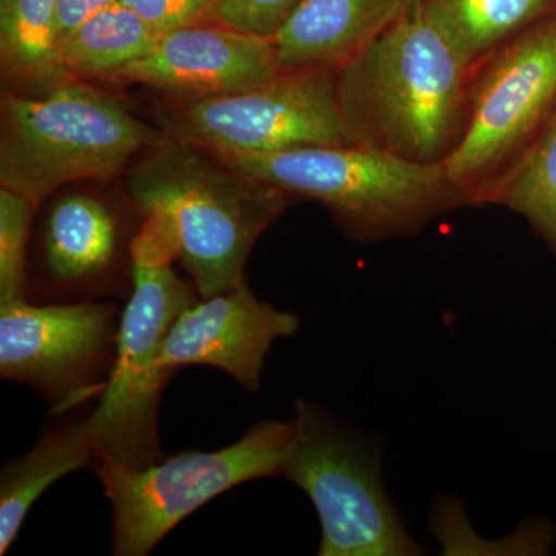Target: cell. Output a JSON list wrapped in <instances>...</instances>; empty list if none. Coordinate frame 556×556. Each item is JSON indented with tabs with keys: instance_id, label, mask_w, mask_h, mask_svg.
Here are the masks:
<instances>
[{
	"instance_id": "1",
	"label": "cell",
	"mask_w": 556,
	"mask_h": 556,
	"mask_svg": "<svg viewBox=\"0 0 556 556\" xmlns=\"http://www.w3.org/2000/svg\"><path fill=\"white\" fill-rule=\"evenodd\" d=\"M473 65L419 9L338 70L351 146L444 163L466 127Z\"/></svg>"
},
{
	"instance_id": "2",
	"label": "cell",
	"mask_w": 556,
	"mask_h": 556,
	"mask_svg": "<svg viewBox=\"0 0 556 556\" xmlns=\"http://www.w3.org/2000/svg\"><path fill=\"white\" fill-rule=\"evenodd\" d=\"M126 190L169 241L201 299L243 283L255 241L288 204V193L166 134L127 170Z\"/></svg>"
},
{
	"instance_id": "3",
	"label": "cell",
	"mask_w": 556,
	"mask_h": 556,
	"mask_svg": "<svg viewBox=\"0 0 556 556\" xmlns=\"http://www.w3.org/2000/svg\"><path fill=\"white\" fill-rule=\"evenodd\" d=\"M214 153L248 177L328 208L361 243L416 236L468 206L444 163H416L364 146H308L270 153Z\"/></svg>"
},
{
	"instance_id": "4",
	"label": "cell",
	"mask_w": 556,
	"mask_h": 556,
	"mask_svg": "<svg viewBox=\"0 0 556 556\" xmlns=\"http://www.w3.org/2000/svg\"><path fill=\"white\" fill-rule=\"evenodd\" d=\"M21 90L0 104V188L36 206L70 182L109 181L164 137L83 79Z\"/></svg>"
},
{
	"instance_id": "5",
	"label": "cell",
	"mask_w": 556,
	"mask_h": 556,
	"mask_svg": "<svg viewBox=\"0 0 556 556\" xmlns=\"http://www.w3.org/2000/svg\"><path fill=\"white\" fill-rule=\"evenodd\" d=\"M174 262L177 254L159 226L142 219L131 241L134 287L121 311L115 364L89 415L98 463L141 470L160 460L161 394L175 376L161 356L175 321L200 300Z\"/></svg>"
},
{
	"instance_id": "6",
	"label": "cell",
	"mask_w": 556,
	"mask_h": 556,
	"mask_svg": "<svg viewBox=\"0 0 556 556\" xmlns=\"http://www.w3.org/2000/svg\"><path fill=\"white\" fill-rule=\"evenodd\" d=\"M380 456L376 439L314 402L295 401L280 477L298 485L316 507L318 556L422 554L383 485Z\"/></svg>"
},
{
	"instance_id": "7",
	"label": "cell",
	"mask_w": 556,
	"mask_h": 556,
	"mask_svg": "<svg viewBox=\"0 0 556 556\" xmlns=\"http://www.w3.org/2000/svg\"><path fill=\"white\" fill-rule=\"evenodd\" d=\"M291 438L292 420L268 419L228 447L189 450L141 470L94 464L112 507L113 555H149L214 497L243 482L280 477Z\"/></svg>"
},
{
	"instance_id": "8",
	"label": "cell",
	"mask_w": 556,
	"mask_h": 556,
	"mask_svg": "<svg viewBox=\"0 0 556 556\" xmlns=\"http://www.w3.org/2000/svg\"><path fill=\"white\" fill-rule=\"evenodd\" d=\"M161 130L215 153H270L351 146L338 98V68L285 70L219 97L178 98L159 109Z\"/></svg>"
},
{
	"instance_id": "9",
	"label": "cell",
	"mask_w": 556,
	"mask_h": 556,
	"mask_svg": "<svg viewBox=\"0 0 556 556\" xmlns=\"http://www.w3.org/2000/svg\"><path fill=\"white\" fill-rule=\"evenodd\" d=\"M466 127L444 161L471 204L489 203L556 102V14L493 54L470 89Z\"/></svg>"
},
{
	"instance_id": "10",
	"label": "cell",
	"mask_w": 556,
	"mask_h": 556,
	"mask_svg": "<svg viewBox=\"0 0 556 556\" xmlns=\"http://www.w3.org/2000/svg\"><path fill=\"white\" fill-rule=\"evenodd\" d=\"M121 311L113 300L0 305V376L38 391L56 415L101 397Z\"/></svg>"
},
{
	"instance_id": "11",
	"label": "cell",
	"mask_w": 556,
	"mask_h": 556,
	"mask_svg": "<svg viewBox=\"0 0 556 556\" xmlns=\"http://www.w3.org/2000/svg\"><path fill=\"white\" fill-rule=\"evenodd\" d=\"M131 241L105 201L68 193L51 203L39 232L40 276L27 288L31 303H86L129 299Z\"/></svg>"
},
{
	"instance_id": "12",
	"label": "cell",
	"mask_w": 556,
	"mask_h": 556,
	"mask_svg": "<svg viewBox=\"0 0 556 556\" xmlns=\"http://www.w3.org/2000/svg\"><path fill=\"white\" fill-rule=\"evenodd\" d=\"M283 72L273 39L206 21L161 36L148 56L110 80L200 98L239 93Z\"/></svg>"
},
{
	"instance_id": "13",
	"label": "cell",
	"mask_w": 556,
	"mask_h": 556,
	"mask_svg": "<svg viewBox=\"0 0 556 556\" xmlns=\"http://www.w3.org/2000/svg\"><path fill=\"white\" fill-rule=\"evenodd\" d=\"M299 328L298 314L262 302L243 281L229 291L200 298L186 309L167 336L161 362L175 372L192 365L222 369L255 393L270 346Z\"/></svg>"
},
{
	"instance_id": "14",
	"label": "cell",
	"mask_w": 556,
	"mask_h": 556,
	"mask_svg": "<svg viewBox=\"0 0 556 556\" xmlns=\"http://www.w3.org/2000/svg\"><path fill=\"white\" fill-rule=\"evenodd\" d=\"M404 13L405 0H302L270 39L283 70H339Z\"/></svg>"
},
{
	"instance_id": "15",
	"label": "cell",
	"mask_w": 556,
	"mask_h": 556,
	"mask_svg": "<svg viewBox=\"0 0 556 556\" xmlns=\"http://www.w3.org/2000/svg\"><path fill=\"white\" fill-rule=\"evenodd\" d=\"M97 463L89 416L47 428L30 452L7 463L0 471V555L9 552L28 511L47 489Z\"/></svg>"
},
{
	"instance_id": "16",
	"label": "cell",
	"mask_w": 556,
	"mask_h": 556,
	"mask_svg": "<svg viewBox=\"0 0 556 556\" xmlns=\"http://www.w3.org/2000/svg\"><path fill=\"white\" fill-rule=\"evenodd\" d=\"M161 39L159 31L134 11L115 2L73 33L58 53L60 79H112L148 56Z\"/></svg>"
},
{
	"instance_id": "17",
	"label": "cell",
	"mask_w": 556,
	"mask_h": 556,
	"mask_svg": "<svg viewBox=\"0 0 556 556\" xmlns=\"http://www.w3.org/2000/svg\"><path fill=\"white\" fill-rule=\"evenodd\" d=\"M419 10L475 65L556 14V0H422Z\"/></svg>"
},
{
	"instance_id": "18",
	"label": "cell",
	"mask_w": 556,
	"mask_h": 556,
	"mask_svg": "<svg viewBox=\"0 0 556 556\" xmlns=\"http://www.w3.org/2000/svg\"><path fill=\"white\" fill-rule=\"evenodd\" d=\"M58 0H2L0 67L2 78L22 89L46 86L58 75Z\"/></svg>"
},
{
	"instance_id": "19",
	"label": "cell",
	"mask_w": 556,
	"mask_h": 556,
	"mask_svg": "<svg viewBox=\"0 0 556 556\" xmlns=\"http://www.w3.org/2000/svg\"><path fill=\"white\" fill-rule=\"evenodd\" d=\"M489 203L525 217L556 257V102L535 137L497 181Z\"/></svg>"
},
{
	"instance_id": "20",
	"label": "cell",
	"mask_w": 556,
	"mask_h": 556,
	"mask_svg": "<svg viewBox=\"0 0 556 556\" xmlns=\"http://www.w3.org/2000/svg\"><path fill=\"white\" fill-rule=\"evenodd\" d=\"M36 207L20 193L0 188V305L25 300Z\"/></svg>"
},
{
	"instance_id": "21",
	"label": "cell",
	"mask_w": 556,
	"mask_h": 556,
	"mask_svg": "<svg viewBox=\"0 0 556 556\" xmlns=\"http://www.w3.org/2000/svg\"><path fill=\"white\" fill-rule=\"evenodd\" d=\"M302 0H215L211 21L273 38Z\"/></svg>"
},
{
	"instance_id": "22",
	"label": "cell",
	"mask_w": 556,
	"mask_h": 556,
	"mask_svg": "<svg viewBox=\"0 0 556 556\" xmlns=\"http://www.w3.org/2000/svg\"><path fill=\"white\" fill-rule=\"evenodd\" d=\"M161 36L211 21L215 0H118Z\"/></svg>"
},
{
	"instance_id": "23",
	"label": "cell",
	"mask_w": 556,
	"mask_h": 556,
	"mask_svg": "<svg viewBox=\"0 0 556 556\" xmlns=\"http://www.w3.org/2000/svg\"><path fill=\"white\" fill-rule=\"evenodd\" d=\"M115 2L118 0H58L56 27H54L58 53L84 22Z\"/></svg>"
},
{
	"instance_id": "24",
	"label": "cell",
	"mask_w": 556,
	"mask_h": 556,
	"mask_svg": "<svg viewBox=\"0 0 556 556\" xmlns=\"http://www.w3.org/2000/svg\"><path fill=\"white\" fill-rule=\"evenodd\" d=\"M420 3H422V0H405V13H412V11H416L419 9Z\"/></svg>"
}]
</instances>
